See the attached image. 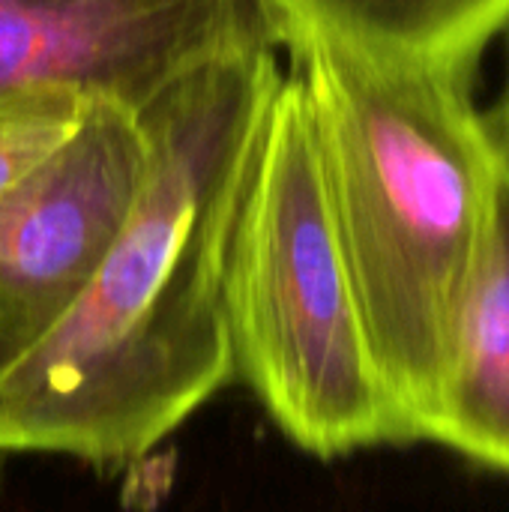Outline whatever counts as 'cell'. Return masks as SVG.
Masks as SVG:
<instances>
[{
    "instance_id": "8",
    "label": "cell",
    "mask_w": 509,
    "mask_h": 512,
    "mask_svg": "<svg viewBox=\"0 0 509 512\" xmlns=\"http://www.w3.org/2000/svg\"><path fill=\"white\" fill-rule=\"evenodd\" d=\"M90 105L93 96L69 87L0 96V198L81 129Z\"/></svg>"
},
{
    "instance_id": "9",
    "label": "cell",
    "mask_w": 509,
    "mask_h": 512,
    "mask_svg": "<svg viewBox=\"0 0 509 512\" xmlns=\"http://www.w3.org/2000/svg\"><path fill=\"white\" fill-rule=\"evenodd\" d=\"M504 45H507V81H504V93H501V102L495 105V111L489 114V123L495 129V138L501 141V147L509 150V24L504 30Z\"/></svg>"
},
{
    "instance_id": "4",
    "label": "cell",
    "mask_w": 509,
    "mask_h": 512,
    "mask_svg": "<svg viewBox=\"0 0 509 512\" xmlns=\"http://www.w3.org/2000/svg\"><path fill=\"white\" fill-rule=\"evenodd\" d=\"M147 168L141 111L93 99L81 129L0 198V375L81 300Z\"/></svg>"
},
{
    "instance_id": "2",
    "label": "cell",
    "mask_w": 509,
    "mask_h": 512,
    "mask_svg": "<svg viewBox=\"0 0 509 512\" xmlns=\"http://www.w3.org/2000/svg\"><path fill=\"white\" fill-rule=\"evenodd\" d=\"M369 348L408 441H423L483 237L501 144L474 78L279 36Z\"/></svg>"
},
{
    "instance_id": "5",
    "label": "cell",
    "mask_w": 509,
    "mask_h": 512,
    "mask_svg": "<svg viewBox=\"0 0 509 512\" xmlns=\"http://www.w3.org/2000/svg\"><path fill=\"white\" fill-rule=\"evenodd\" d=\"M264 27V0H0V96L69 87L141 111Z\"/></svg>"
},
{
    "instance_id": "1",
    "label": "cell",
    "mask_w": 509,
    "mask_h": 512,
    "mask_svg": "<svg viewBox=\"0 0 509 512\" xmlns=\"http://www.w3.org/2000/svg\"><path fill=\"white\" fill-rule=\"evenodd\" d=\"M282 69L270 24L141 108L135 204L72 312L0 375V453L126 465L234 378L222 309L234 162Z\"/></svg>"
},
{
    "instance_id": "6",
    "label": "cell",
    "mask_w": 509,
    "mask_h": 512,
    "mask_svg": "<svg viewBox=\"0 0 509 512\" xmlns=\"http://www.w3.org/2000/svg\"><path fill=\"white\" fill-rule=\"evenodd\" d=\"M423 441L447 444L509 474V150L504 147Z\"/></svg>"
},
{
    "instance_id": "7",
    "label": "cell",
    "mask_w": 509,
    "mask_h": 512,
    "mask_svg": "<svg viewBox=\"0 0 509 512\" xmlns=\"http://www.w3.org/2000/svg\"><path fill=\"white\" fill-rule=\"evenodd\" d=\"M279 36L306 33L372 60L477 75L509 0H264Z\"/></svg>"
},
{
    "instance_id": "3",
    "label": "cell",
    "mask_w": 509,
    "mask_h": 512,
    "mask_svg": "<svg viewBox=\"0 0 509 512\" xmlns=\"http://www.w3.org/2000/svg\"><path fill=\"white\" fill-rule=\"evenodd\" d=\"M234 378L300 450L405 444L336 234L312 117L285 66L237 147L222 255Z\"/></svg>"
}]
</instances>
